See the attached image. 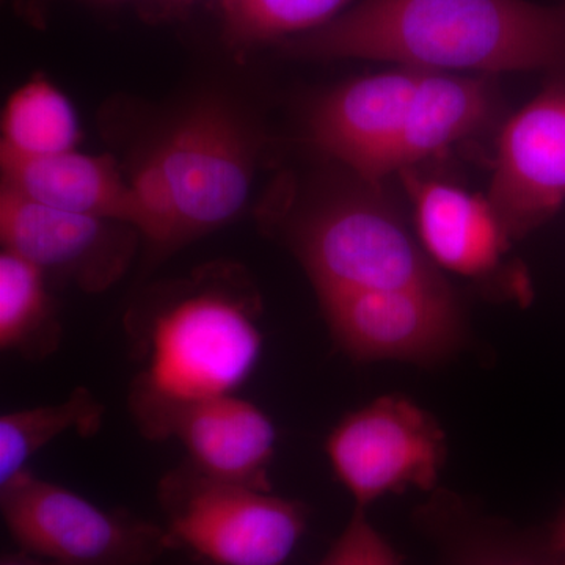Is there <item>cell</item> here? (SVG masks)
Listing matches in <instances>:
<instances>
[{
	"label": "cell",
	"mask_w": 565,
	"mask_h": 565,
	"mask_svg": "<svg viewBox=\"0 0 565 565\" xmlns=\"http://www.w3.org/2000/svg\"><path fill=\"white\" fill-rule=\"evenodd\" d=\"M415 520L448 565H563L548 539L479 514L446 490H434Z\"/></svg>",
	"instance_id": "obj_16"
},
{
	"label": "cell",
	"mask_w": 565,
	"mask_h": 565,
	"mask_svg": "<svg viewBox=\"0 0 565 565\" xmlns=\"http://www.w3.org/2000/svg\"><path fill=\"white\" fill-rule=\"evenodd\" d=\"M326 451L355 508L366 509L386 494L437 490L446 435L414 401L388 394L345 415L327 438Z\"/></svg>",
	"instance_id": "obj_7"
},
{
	"label": "cell",
	"mask_w": 565,
	"mask_h": 565,
	"mask_svg": "<svg viewBox=\"0 0 565 565\" xmlns=\"http://www.w3.org/2000/svg\"><path fill=\"white\" fill-rule=\"evenodd\" d=\"M334 343L360 363L437 364L459 351L465 327L449 285L318 297Z\"/></svg>",
	"instance_id": "obj_8"
},
{
	"label": "cell",
	"mask_w": 565,
	"mask_h": 565,
	"mask_svg": "<svg viewBox=\"0 0 565 565\" xmlns=\"http://www.w3.org/2000/svg\"><path fill=\"white\" fill-rule=\"evenodd\" d=\"M292 248L318 297L448 285L404 222L371 200L316 211L297 226Z\"/></svg>",
	"instance_id": "obj_5"
},
{
	"label": "cell",
	"mask_w": 565,
	"mask_h": 565,
	"mask_svg": "<svg viewBox=\"0 0 565 565\" xmlns=\"http://www.w3.org/2000/svg\"><path fill=\"white\" fill-rule=\"evenodd\" d=\"M253 173L250 136L228 107L203 102L189 110L131 180L151 262L232 222L247 203Z\"/></svg>",
	"instance_id": "obj_3"
},
{
	"label": "cell",
	"mask_w": 565,
	"mask_h": 565,
	"mask_svg": "<svg viewBox=\"0 0 565 565\" xmlns=\"http://www.w3.org/2000/svg\"><path fill=\"white\" fill-rule=\"evenodd\" d=\"M352 0H217L222 35L233 51L247 52L291 40L337 20Z\"/></svg>",
	"instance_id": "obj_20"
},
{
	"label": "cell",
	"mask_w": 565,
	"mask_h": 565,
	"mask_svg": "<svg viewBox=\"0 0 565 565\" xmlns=\"http://www.w3.org/2000/svg\"><path fill=\"white\" fill-rule=\"evenodd\" d=\"M0 565H66L62 563H57V561L46 559V557H41L36 555H32V553L24 552V550H20V552L14 553H6L0 559Z\"/></svg>",
	"instance_id": "obj_23"
},
{
	"label": "cell",
	"mask_w": 565,
	"mask_h": 565,
	"mask_svg": "<svg viewBox=\"0 0 565 565\" xmlns=\"http://www.w3.org/2000/svg\"><path fill=\"white\" fill-rule=\"evenodd\" d=\"M412 188L419 241L435 266L478 280L497 273L509 237L489 199L438 181Z\"/></svg>",
	"instance_id": "obj_14"
},
{
	"label": "cell",
	"mask_w": 565,
	"mask_h": 565,
	"mask_svg": "<svg viewBox=\"0 0 565 565\" xmlns=\"http://www.w3.org/2000/svg\"><path fill=\"white\" fill-rule=\"evenodd\" d=\"M104 405L84 386L65 401L9 412L0 418V486L21 471L44 446L61 435L74 433L92 437L103 427Z\"/></svg>",
	"instance_id": "obj_18"
},
{
	"label": "cell",
	"mask_w": 565,
	"mask_h": 565,
	"mask_svg": "<svg viewBox=\"0 0 565 565\" xmlns=\"http://www.w3.org/2000/svg\"><path fill=\"white\" fill-rule=\"evenodd\" d=\"M139 234L128 223L55 210L3 185L0 192L3 248L85 292L106 291L120 280L131 266Z\"/></svg>",
	"instance_id": "obj_9"
},
{
	"label": "cell",
	"mask_w": 565,
	"mask_h": 565,
	"mask_svg": "<svg viewBox=\"0 0 565 565\" xmlns=\"http://www.w3.org/2000/svg\"><path fill=\"white\" fill-rule=\"evenodd\" d=\"M0 511L20 550L66 565H152L174 550L166 526L106 511L29 468L0 486Z\"/></svg>",
	"instance_id": "obj_6"
},
{
	"label": "cell",
	"mask_w": 565,
	"mask_h": 565,
	"mask_svg": "<svg viewBox=\"0 0 565 565\" xmlns=\"http://www.w3.org/2000/svg\"><path fill=\"white\" fill-rule=\"evenodd\" d=\"M129 407L150 440H167L185 408L236 393L262 359L258 305L228 282H195L162 305L139 340Z\"/></svg>",
	"instance_id": "obj_2"
},
{
	"label": "cell",
	"mask_w": 565,
	"mask_h": 565,
	"mask_svg": "<svg viewBox=\"0 0 565 565\" xmlns=\"http://www.w3.org/2000/svg\"><path fill=\"white\" fill-rule=\"evenodd\" d=\"M50 0H20L22 11L32 22H43Z\"/></svg>",
	"instance_id": "obj_24"
},
{
	"label": "cell",
	"mask_w": 565,
	"mask_h": 565,
	"mask_svg": "<svg viewBox=\"0 0 565 565\" xmlns=\"http://www.w3.org/2000/svg\"><path fill=\"white\" fill-rule=\"evenodd\" d=\"M104 2H121V0H104Z\"/></svg>",
	"instance_id": "obj_25"
},
{
	"label": "cell",
	"mask_w": 565,
	"mask_h": 565,
	"mask_svg": "<svg viewBox=\"0 0 565 565\" xmlns=\"http://www.w3.org/2000/svg\"><path fill=\"white\" fill-rule=\"evenodd\" d=\"M47 275L24 256L0 253V348L29 362L57 352L61 326L52 311Z\"/></svg>",
	"instance_id": "obj_17"
},
{
	"label": "cell",
	"mask_w": 565,
	"mask_h": 565,
	"mask_svg": "<svg viewBox=\"0 0 565 565\" xmlns=\"http://www.w3.org/2000/svg\"><path fill=\"white\" fill-rule=\"evenodd\" d=\"M423 71L401 66L348 82L323 96L310 117L316 147L364 181L384 180Z\"/></svg>",
	"instance_id": "obj_11"
},
{
	"label": "cell",
	"mask_w": 565,
	"mask_h": 565,
	"mask_svg": "<svg viewBox=\"0 0 565 565\" xmlns=\"http://www.w3.org/2000/svg\"><path fill=\"white\" fill-rule=\"evenodd\" d=\"M546 539H548V544L552 546L553 552H555L559 563L565 565V509L563 514L557 516L556 522L553 523Z\"/></svg>",
	"instance_id": "obj_22"
},
{
	"label": "cell",
	"mask_w": 565,
	"mask_h": 565,
	"mask_svg": "<svg viewBox=\"0 0 565 565\" xmlns=\"http://www.w3.org/2000/svg\"><path fill=\"white\" fill-rule=\"evenodd\" d=\"M311 61L397 62L430 71H531L565 62V7L527 0H363L285 41Z\"/></svg>",
	"instance_id": "obj_1"
},
{
	"label": "cell",
	"mask_w": 565,
	"mask_h": 565,
	"mask_svg": "<svg viewBox=\"0 0 565 565\" xmlns=\"http://www.w3.org/2000/svg\"><path fill=\"white\" fill-rule=\"evenodd\" d=\"M81 139L73 104L43 74L31 77L7 102L0 150L51 156L77 150Z\"/></svg>",
	"instance_id": "obj_19"
},
{
	"label": "cell",
	"mask_w": 565,
	"mask_h": 565,
	"mask_svg": "<svg viewBox=\"0 0 565 565\" xmlns=\"http://www.w3.org/2000/svg\"><path fill=\"white\" fill-rule=\"evenodd\" d=\"M159 501L174 548L215 565H282L310 519L300 501L215 481L189 462L162 479Z\"/></svg>",
	"instance_id": "obj_4"
},
{
	"label": "cell",
	"mask_w": 565,
	"mask_h": 565,
	"mask_svg": "<svg viewBox=\"0 0 565 565\" xmlns=\"http://www.w3.org/2000/svg\"><path fill=\"white\" fill-rule=\"evenodd\" d=\"M319 565H403V561L367 520L366 509L355 508L343 533Z\"/></svg>",
	"instance_id": "obj_21"
},
{
	"label": "cell",
	"mask_w": 565,
	"mask_h": 565,
	"mask_svg": "<svg viewBox=\"0 0 565 565\" xmlns=\"http://www.w3.org/2000/svg\"><path fill=\"white\" fill-rule=\"evenodd\" d=\"M509 239L548 222L565 203V82L548 85L501 132L489 196Z\"/></svg>",
	"instance_id": "obj_10"
},
{
	"label": "cell",
	"mask_w": 565,
	"mask_h": 565,
	"mask_svg": "<svg viewBox=\"0 0 565 565\" xmlns=\"http://www.w3.org/2000/svg\"><path fill=\"white\" fill-rule=\"evenodd\" d=\"M494 92L484 77L424 70L388 159V174L445 150L484 128Z\"/></svg>",
	"instance_id": "obj_15"
},
{
	"label": "cell",
	"mask_w": 565,
	"mask_h": 565,
	"mask_svg": "<svg viewBox=\"0 0 565 565\" xmlns=\"http://www.w3.org/2000/svg\"><path fill=\"white\" fill-rule=\"evenodd\" d=\"M0 167L3 188L25 199L55 210L128 223L141 232L143 212L139 199L110 156L77 150L21 156L0 150Z\"/></svg>",
	"instance_id": "obj_13"
},
{
	"label": "cell",
	"mask_w": 565,
	"mask_h": 565,
	"mask_svg": "<svg viewBox=\"0 0 565 565\" xmlns=\"http://www.w3.org/2000/svg\"><path fill=\"white\" fill-rule=\"evenodd\" d=\"M177 438L189 463L215 481L273 492L269 468L277 430L258 405L236 394L193 404L174 418Z\"/></svg>",
	"instance_id": "obj_12"
}]
</instances>
